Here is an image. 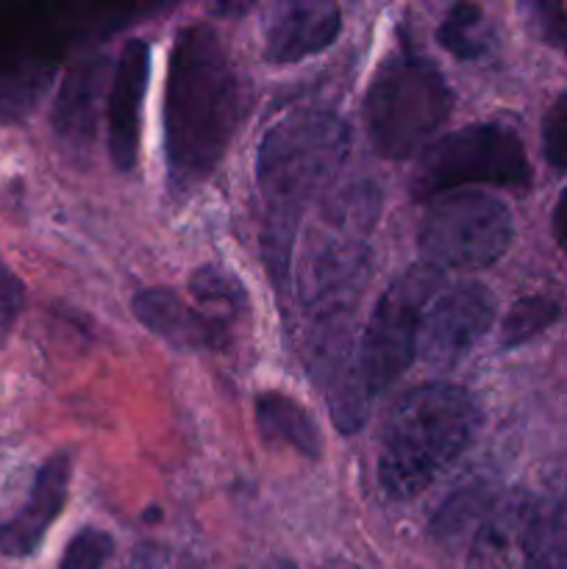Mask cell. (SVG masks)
<instances>
[{
    "instance_id": "obj_1",
    "label": "cell",
    "mask_w": 567,
    "mask_h": 569,
    "mask_svg": "<svg viewBox=\"0 0 567 569\" xmlns=\"http://www.w3.org/2000/svg\"><path fill=\"white\" fill-rule=\"evenodd\" d=\"M245 109V81L220 33L206 22L183 26L170 50L165 92V159L178 192L217 170Z\"/></svg>"
},
{
    "instance_id": "obj_2",
    "label": "cell",
    "mask_w": 567,
    "mask_h": 569,
    "mask_svg": "<svg viewBox=\"0 0 567 569\" xmlns=\"http://www.w3.org/2000/svg\"><path fill=\"white\" fill-rule=\"evenodd\" d=\"M381 194L372 183L345 187L306 231L295 287L306 315L304 353L339 356L354 348V311L370 278V237Z\"/></svg>"
},
{
    "instance_id": "obj_3",
    "label": "cell",
    "mask_w": 567,
    "mask_h": 569,
    "mask_svg": "<svg viewBox=\"0 0 567 569\" xmlns=\"http://www.w3.org/2000/svg\"><path fill=\"white\" fill-rule=\"evenodd\" d=\"M348 148V126L328 109L292 111L261 137L256 156V181L267 200L261 253L278 287L292 272L304 206L337 178Z\"/></svg>"
},
{
    "instance_id": "obj_4",
    "label": "cell",
    "mask_w": 567,
    "mask_h": 569,
    "mask_svg": "<svg viewBox=\"0 0 567 569\" xmlns=\"http://www.w3.org/2000/svg\"><path fill=\"white\" fill-rule=\"evenodd\" d=\"M481 428V411L470 392L454 383H422L409 389L387 417L378 448V487L389 500H411L426 492Z\"/></svg>"
},
{
    "instance_id": "obj_5",
    "label": "cell",
    "mask_w": 567,
    "mask_h": 569,
    "mask_svg": "<svg viewBox=\"0 0 567 569\" xmlns=\"http://www.w3.org/2000/svg\"><path fill=\"white\" fill-rule=\"evenodd\" d=\"M442 287L434 264H415L400 272L378 298L367 322L356 361L345 367L331 387V417L339 433H356L370 417L378 395L387 392L417 356L422 315Z\"/></svg>"
},
{
    "instance_id": "obj_6",
    "label": "cell",
    "mask_w": 567,
    "mask_h": 569,
    "mask_svg": "<svg viewBox=\"0 0 567 569\" xmlns=\"http://www.w3.org/2000/svg\"><path fill=\"white\" fill-rule=\"evenodd\" d=\"M450 109L454 92L439 67L404 44L370 78L365 94L367 137L384 159H409L431 142Z\"/></svg>"
},
{
    "instance_id": "obj_7",
    "label": "cell",
    "mask_w": 567,
    "mask_h": 569,
    "mask_svg": "<svg viewBox=\"0 0 567 569\" xmlns=\"http://www.w3.org/2000/svg\"><path fill=\"white\" fill-rule=\"evenodd\" d=\"M531 183L526 144L500 122H472L428 144L411 178V194L434 200L467 187L526 189Z\"/></svg>"
},
{
    "instance_id": "obj_8",
    "label": "cell",
    "mask_w": 567,
    "mask_h": 569,
    "mask_svg": "<svg viewBox=\"0 0 567 569\" xmlns=\"http://www.w3.org/2000/svg\"><path fill=\"white\" fill-rule=\"evenodd\" d=\"M515 239L509 206L493 194L465 189L434 198L420 222L417 242L428 264L450 270H487L506 256Z\"/></svg>"
},
{
    "instance_id": "obj_9",
    "label": "cell",
    "mask_w": 567,
    "mask_h": 569,
    "mask_svg": "<svg viewBox=\"0 0 567 569\" xmlns=\"http://www.w3.org/2000/svg\"><path fill=\"white\" fill-rule=\"evenodd\" d=\"M495 311V295L484 283L470 281L448 289L422 315L417 353L434 370H454L487 337Z\"/></svg>"
},
{
    "instance_id": "obj_10",
    "label": "cell",
    "mask_w": 567,
    "mask_h": 569,
    "mask_svg": "<svg viewBox=\"0 0 567 569\" xmlns=\"http://www.w3.org/2000/svg\"><path fill=\"white\" fill-rule=\"evenodd\" d=\"M150 48L145 39H128L111 76L106 98V133L109 159L120 172L137 167L139 139H142V106L148 94Z\"/></svg>"
},
{
    "instance_id": "obj_11",
    "label": "cell",
    "mask_w": 567,
    "mask_h": 569,
    "mask_svg": "<svg viewBox=\"0 0 567 569\" xmlns=\"http://www.w3.org/2000/svg\"><path fill=\"white\" fill-rule=\"evenodd\" d=\"M72 476V456L67 450L50 456L37 470L26 503L11 520L0 526V556L28 559L44 542V533L59 520L67 503Z\"/></svg>"
},
{
    "instance_id": "obj_12",
    "label": "cell",
    "mask_w": 567,
    "mask_h": 569,
    "mask_svg": "<svg viewBox=\"0 0 567 569\" xmlns=\"http://www.w3.org/2000/svg\"><path fill=\"white\" fill-rule=\"evenodd\" d=\"M342 31L339 6L328 0H300L276 11L270 26L265 28V56L267 64H298L311 59L337 42Z\"/></svg>"
},
{
    "instance_id": "obj_13",
    "label": "cell",
    "mask_w": 567,
    "mask_h": 569,
    "mask_svg": "<svg viewBox=\"0 0 567 569\" xmlns=\"http://www.w3.org/2000/svg\"><path fill=\"white\" fill-rule=\"evenodd\" d=\"M106 87V59L100 53L83 56L67 70L53 103V131L72 150L92 148L98 137L100 106Z\"/></svg>"
},
{
    "instance_id": "obj_14",
    "label": "cell",
    "mask_w": 567,
    "mask_h": 569,
    "mask_svg": "<svg viewBox=\"0 0 567 569\" xmlns=\"http://www.w3.org/2000/svg\"><path fill=\"white\" fill-rule=\"evenodd\" d=\"M133 317L178 350L220 348L226 342L220 331L195 306L183 303L170 289H142L131 300Z\"/></svg>"
},
{
    "instance_id": "obj_15",
    "label": "cell",
    "mask_w": 567,
    "mask_h": 569,
    "mask_svg": "<svg viewBox=\"0 0 567 569\" xmlns=\"http://www.w3.org/2000/svg\"><path fill=\"white\" fill-rule=\"evenodd\" d=\"M56 59L44 44L0 48V120L17 122L31 114L53 81Z\"/></svg>"
},
{
    "instance_id": "obj_16",
    "label": "cell",
    "mask_w": 567,
    "mask_h": 569,
    "mask_svg": "<svg viewBox=\"0 0 567 569\" xmlns=\"http://www.w3.org/2000/svg\"><path fill=\"white\" fill-rule=\"evenodd\" d=\"M520 556L526 569H567V495L550 492L528 500Z\"/></svg>"
},
{
    "instance_id": "obj_17",
    "label": "cell",
    "mask_w": 567,
    "mask_h": 569,
    "mask_svg": "<svg viewBox=\"0 0 567 569\" xmlns=\"http://www.w3.org/2000/svg\"><path fill=\"white\" fill-rule=\"evenodd\" d=\"M256 422L265 442L287 445L304 459H320L322 433L315 417L284 392H261L256 398Z\"/></svg>"
},
{
    "instance_id": "obj_18",
    "label": "cell",
    "mask_w": 567,
    "mask_h": 569,
    "mask_svg": "<svg viewBox=\"0 0 567 569\" xmlns=\"http://www.w3.org/2000/svg\"><path fill=\"white\" fill-rule=\"evenodd\" d=\"M528 500H509L504 509H493L478 528L470 550V569H517L523 517ZM523 561V556H520Z\"/></svg>"
},
{
    "instance_id": "obj_19",
    "label": "cell",
    "mask_w": 567,
    "mask_h": 569,
    "mask_svg": "<svg viewBox=\"0 0 567 569\" xmlns=\"http://www.w3.org/2000/svg\"><path fill=\"white\" fill-rule=\"evenodd\" d=\"M189 287H192L195 309H198L222 337H228L231 326L239 320L245 306H248L242 283H239L231 272L222 270V267L206 264L200 267V270H195Z\"/></svg>"
},
{
    "instance_id": "obj_20",
    "label": "cell",
    "mask_w": 567,
    "mask_h": 569,
    "mask_svg": "<svg viewBox=\"0 0 567 569\" xmlns=\"http://www.w3.org/2000/svg\"><path fill=\"white\" fill-rule=\"evenodd\" d=\"M437 39L450 56H456V59H481L489 48L484 11L472 3L454 6V9L445 14V20L439 22Z\"/></svg>"
},
{
    "instance_id": "obj_21",
    "label": "cell",
    "mask_w": 567,
    "mask_h": 569,
    "mask_svg": "<svg viewBox=\"0 0 567 569\" xmlns=\"http://www.w3.org/2000/svg\"><path fill=\"white\" fill-rule=\"evenodd\" d=\"M561 315V306L548 295H528L520 298L506 311L504 328H500V348L515 350L520 345L531 342L543 331H548Z\"/></svg>"
},
{
    "instance_id": "obj_22",
    "label": "cell",
    "mask_w": 567,
    "mask_h": 569,
    "mask_svg": "<svg viewBox=\"0 0 567 569\" xmlns=\"http://www.w3.org/2000/svg\"><path fill=\"white\" fill-rule=\"evenodd\" d=\"M115 553V539L103 528H81L67 542L59 569H103Z\"/></svg>"
},
{
    "instance_id": "obj_23",
    "label": "cell",
    "mask_w": 567,
    "mask_h": 569,
    "mask_svg": "<svg viewBox=\"0 0 567 569\" xmlns=\"http://www.w3.org/2000/svg\"><path fill=\"white\" fill-rule=\"evenodd\" d=\"M481 489L484 487L465 489V492L454 495V498L445 503V509L439 511L437 520H434V528H437L439 537H454V533L461 531L470 520H476V517L481 515H489L493 506H489L487 492H481Z\"/></svg>"
},
{
    "instance_id": "obj_24",
    "label": "cell",
    "mask_w": 567,
    "mask_h": 569,
    "mask_svg": "<svg viewBox=\"0 0 567 569\" xmlns=\"http://www.w3.org/2000/svg\"><path fill=\"white\" fill-rule=\"evenodd\" d=\"M543 156L556 172H567V92H561L543 117Z\"/></svg>"
},
{
    "instance_id": "obj_25",
    "label": "cell",
    "mask_w": 567,
    "mask_h": 569,
    "mask_svg": "<svg viewBox=\"0 0 567 569\" xmlns=\"http://www.w3.org/2000/svg\"><path fill=\"white\" fill-rule=\"evenodd\" d=\"M526 14L534 33L567 56V11L556 3H528Z\"/></svg>"
},
{
    "instance_id": "obj_26",
    "label": "cell",
    "mask_w": 567,
    "mask_h": 569,
    "mask_svg": "<svg viewBox=\"0 0 567 569\" xmlns=\"http://www.w3.org/2000/svg\"><path fill=\"white\" fill-rule=\"evenodd\" d=\"M22 311V283L9 267L0 261V348L9 339L17 317Z\"/></svg>"
},
{
    "instance_id": "obj_27",
    "label": "cell",
    "mask_w": 567,
    "mask_h": 569,
    "mask_svg": "<svg viewBox=\"0 0 567 569\" xmlns=\"http://www.w3.org/2000/svg\"><path fill=\"white\" fill-rule=\"evenodd\" d=\"M550 231H554L556 244L567 253V187L561 189L559 200L554 206V214H550Z\"/></svg>"
},
{
    "instance_id": "obj_28",
    "label": "cell",
    "mask_w": 567,
    "mask_h": 569,
    "mask_svg": "<svg viewBox=\"0 0 567 569\" xmlns=\"http://www.w3.org/2000/svg\"><path fill=\"white\" fill-rule=\"evenodd\" d=\"M276 569H298V567H292V565H278Z\"/></svg>"
}]
</instances>
